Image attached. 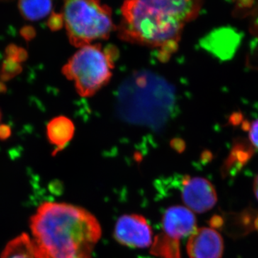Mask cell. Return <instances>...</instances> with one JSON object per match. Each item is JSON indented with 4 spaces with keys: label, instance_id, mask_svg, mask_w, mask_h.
Masks as SVG:
<instances>
[{
    "label": "cell",
    "instance_id": "obj_1",
    "mask_svg": "<svg viewBox=\"0 0 258 258\" xmlns=\"http://www.w3.org/2000/svg\"><path fill=\"white\" fill-rule=\"evenodd\" d=\"M200 1L132 0L121 6L116 30L121 40L158 49L169 57L178 48L184 25L198 16Z\"/></svg>",
    "mask_w": 258,
    "mask_h": 258
},
{
    "label": "cell",
    "instance_id": "obj_9",
    "mask_svg": "<svg viewBox=\"0 0 258 258\" xmlns=\"http://www.w3.org/2000/svg\"><path fill=\"white\" fill-rule=\"evenodd\" d=\"M196 223L193 212L181 206L167 209L162 219V227L165 235L178 241L192 235L197 230Z\"/></svg>",
    "mask_w": 258,
    "mask_h": 258
},
{
    "label": "cell",
    "instance_id": "obj_22",
    "mask_svg": "<svg viewBox=\"0 0 258 258\" xmlns=\"http://www.w3.org/2000/svg\"><path fill=\"white\" fill-rule=\"evenodd\" d=\"M253 187L254 195H255L256 198L258 200V175L256 176L255 179H254Z\"/></svg>",
    "mask_w": 258,
    "mask_h": 258
},
{
    "label": "cell",
    "instance_id": "obj_26",
    "mask_svg": "<svg viewBox=\"0 0 258 258\" xmlns=\"http://www.w3.org/2000/svg\"><path fill=\"white\" fill-rule=\"evenodd\" d=\"M1 119H2V113H1V111H0V121H1Z\"/></svg>",
    "mask_w": 258,
    "mask_h": 258
},
{
    "label": "cell",
    "instance_id": "obj_12",
    "mask_svg": "<svg viewBox=\"0 0 258 258\" xmlns=\"http://www.w3.org/2000/svg\"><path fill=\"white\" fill-rule=\"evenodd\" d=\"M1 258H36L31 239L27 235L16 237L8 244Z\"/></svg>",
    "mask_w": 258,
    "mask_h": 258
},
{
    "label": "cell",
    "instance_id": "obj_23",
    "mask_svg": "<svg viewBox=\"0 0 258 258\" xmlns=\"http://www.w3.org/2000/svg\"><path fill=\"white\" fill-rule=\"evenodd\" d=\"M6 91V86L4 83L0 82V93H4Z\"/></svg>",
    "mask_w": 258,
    "mask_h": 258
},
{
    "label": "cell",
    "instance_id": "obj_20",
    "mask_svg": "<svg viewBox=\"0 0 258 258\" xmlns=\"http://www.w3.org/2000/svg\"><path fill=\"white\" fill-rule=\"evenodd\" d=\"M12 131L9 125H0V139L5 140L11 136Z\"/></svg>",
    "mask_w": 258,
    "mask_h": 258
},
{
    "label": "cell",
    "instance_id": "obj_15",
    "mask_svg": "<svg viewBox=\"0 0 258 258\" xmlns=\"http://www.w3.org/2000/svg\"><path fill=\"white\" fill-rule=\"evenodd\" d=\"M22 71H23V68L20 63L12 59L6 58L2 66L0 79L3 81H10L17 75L20 74Z\"/></svg>",
    "mask_w": 258,
    "mask_h": 258
},
{
    "label": "cell",
    "instance_id": "obj_5",
    "mask_svg": "<svg viewBox=\"0 0 258 258\" xmlns=\"http://www.w3.org/2000/svg\"><path fill=\"white\" fill-rule=\"evenodd\" d=\"M115 240L123 245L146 248L152 243V230L144 217L139 215H123L115 226Z\"/></svg>",
    "mask_w": 258,
    "mask_h": 258
},
{
    "label": "cell",
    "instance_id": "obj_4",
    "mask_svg": "<svg viewBox=\"0 0 258 258\" xmlns=\"http://www.w3.org/2000/svg\"><path fill=\"white\" fill-rule=\"evenodd\" d=\"M111 49L100 43L86 45L76 51L62 68V74L74 83L80 96L89 98L109 82L114 69Z\"/></svg>",
    "mask_w": 258,
    "mask_h": 258
},
{
    "label": "cell",
    "instance_id": "obj_21",
    "mask_svg": "<svg viewBox=\"0 0 258 258\" xmlns=\"http://www.w3.org/2000/svg\"><path fill=\"white\" fill-rule=\"evenodd\" d=\"M28 57V54L27 50H25L24 48H22V47H20V48H19L18 56H17L16 62H18V63H20V62H23L24 61L26 60Z\"/></svg>",
    "mask_w": 258,
    "mask_h": 258
},
{
    "label": "cell",
    "instance_id": "obj_24",
    "mask_svg": "<svg viewBox=\"0 0 258 258\" xmlns=\"http://www.w3.org/2000/svg\"><path fill=\"white\" fill-rule=\"evenodd\" d=\"M254 230L258 231V215L254 220Z\"/></svg>",
    "mask_w": 258,
    "mask_h": 258
},
{
    "label": "cell",
    "instance_id": "obj_7",
    "mask_svg": "<svg viewBox=\"0 0 258 258\" xmlns=\"http://www.w3.org/2000/svg\"><path fill=\"white\" fill-rule=\"evenodd\" d=\"M242 35L235 28L222 27L215 29L200 40V45L214 57L229 60L240 47Z\"/></svg>",
    "mask_w": 258,
    "mask_h": 258
},
{
    "label": "cell",
    "instance_id": "obj_10",
    "mask_svg": "<svg viewBox=\"0 0 258 258\" xmlns=\"http://www.w3.org/2000/svg\"><path fill=\"white\" fill-rule=\"evenodd\" d=\"M74 123L62 115L55 117L47 125V138L51 144L57 147L56 152L63 149L74 138Z\"/></svg>",
    "mask_w": 258,
    "mask_h": 258
},
{
    "label": "cell",
    "instance_id": "obj_16",
    "mask_svg": "<svg viewBox=\"0 0 258 258\" xmlns=\"http://www.w3.org/2000/svg\"><path fill=\"white\" fill-rule=\"evenodd\" d=\"M47 25L52 31L60 30L64 25L63 16L62 14L52 13L47 21Z\"/></svg>",
    "mask_w": 258,
    "mask_h": 258
},
{
    "label": "cell",
    "instance_id": "obj_13",
    "mask_svg": "<svg viewBox=\"0 0 258 258\" xmlns=\"http://www.w3.org/2000/svg\"><path fill=\"white\" fill-rule=\"evenodd\" d=\"M51 1H20L18 8L24 18L30 21L45 18L52 10Z\"/></svg>",
    "mask_w": 258,
    "mask_h": 258
},
{
    "label": "cell",
    "instance_id": "obj_19",
    "mask_svg": "<svg viewBox=\"0 0 258 258\" xmlns=\"http://www.w3.org/2000/svg\"><path fill=\"white\" fill-rule=\"evenodd\" d=\"M19 48H20V47L14 45V44H11V45H8V46L7 47L6 50H5L7 58L12 59V60L16 61Z\"/></svg>",
    "mask_w": 258,
    "mask_h": 258
},
{
    "label": "cell",
    "instance_id": "obj_18",
    "mask_svg": "<svg viewBox=\"0 0 258 258\" xmlns=\"http://www.w3.org/2000/svg\"><path fill=\"white\" fill-rule=\"evenodd\" d=\"M20 35L25 39L26 41H30L32 39L35 38L36 35V31L33 27L27 25V26L23 27L20 30Z\"/></svg>",
    "mask_w": 258,
    "mask_h": 258
},
{
    "label": "cell",
    "instance_id": "obj_14",
    "mask_svg": "<svg viewBox=\"0 0 258 258\" xmlns=\"http://www.w3.org/2000/svg\"><path fill=\"white\" fill-rule=\"evenodd\" d=\"M179 241L169 238L165 235L157 237L154 252L164 258H180Z\"/></svg>",
    "mask_w": 258,
    "mask_h": 258
},
{
    "label": "cell",
    "instance_id": "obj_25",
    "mask_svg": "<svg viewBox=\"0 0 258 258\" xmlns=\"http://www.w3.org/2000/svg\"><path fill=\"white\" fill-rule=\"evenodd\" d=\"M74 258H91V255H79Z\"/></svg>",
    "mask_w": 258,
    "mask_h": 258
},
{
    "label": "cell",
    "instance_id": "obj_8",
    "mask_svg": "<svg viewBox=\"0 0 258 258\" xmlns=\"http://www.w3.org/2000/svg\"><path fill=\"white\" fill-rule=\"evenodd\" d=\"M186 249L190 258H221L223 239L213 228L202 227L189 237Z\"/></svg>",
    "mask_w": 258,
    "mask_h": 258
},
{
    "label": "cell",
    "instance_id": "obj_6",
    "mask_svg": "<svg viewBox=\"0 0 258 258\" xmlns=\"http://www.w3.org/2000/svg\"><path fill=\"white\" fill-rule=\"evenodd\" d=\"M181 196L185 205L191 212L204 213L217 203L216 190L208 179L201 177L184 178Z\"/></svg>",
    "mask_w": 258,
    "mask_h": 258
},
{
    "label": "cell",
    "instance_id": "obj_11",
    "mask_svg": "<svg viewBox=\"0 0 258 258\" xmlns=\"http://www.w3.org/2000/svg\"><path fill=\"white\" fill-rule=\"evenodd\" d=\"M252 156L251 148L244 144H237L231 152L228 159L224 164L222 174L224 176L235 175Z\"/></svg>",
    "mask_w": 258,
    "mask_h": 258
},
{
    "label": "cell",
    "instance_id": "obj_2",
    "mask_svg": "<svg viewBox=\"0 0 258 258\" xmlns=\"http://www.w3.org/2000/svg\"><path fill=\"white\" fill-rule=\"evenodd\" d=\"M36 258H74L91 255L101 236L99 222L82 208L66 203H47L31 219Z\"/></svg>",
    "mask_w": 258,
    "mask_h": 258
},
{
    "label": "cell",
    "instance_id": "obj_3",
    "mask_svg": "<svg viewBox=\"0 0 258 258\" xmlns=\"http://www.w3.org/2000/svg\"><path fill=\"white\" fill-rule=\"evenodd\" d=\"M64 25L71 45L81 48L96 40H106L116 30L108 5L94 0H72L64 3Z\"/></svg>",
    "mask_w": 258,
    "mask_h": 258
},
{
    "label": "cell",
    "instance_id": "obj_17",
    "mask_svg": "<svg viewBox=\"0 0 258 258\" xmlns=\"http://www.w3.org/2000/svg\"><path fill=\"white\" fill-rule=\"evenodd\" d=\"M249 137L254 147L258 149V119L252 122L249 127Z\"/></svg>",
    "mask_w": 258,
    "mask_h": 258
}]
</instances>
